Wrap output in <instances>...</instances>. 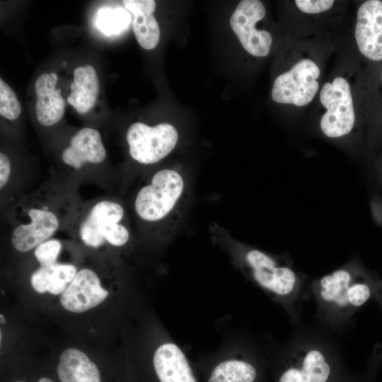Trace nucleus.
Segmentation results:
<instances>
[{
	"label": "nucleus",
	"instance_id": "17",
	"mask_svg": "<svg viewBox=\"0 0 382 382\" xmlns=\"http://www.w3.org/2000/svg\"><path fill=\"white\" fill-rule=\"evenodd\" d=\"M70 88L68 103L80 114L88 112L95 105L99 93V81L95 69L91 65L78 66Z\"/></svg>",
	"mask_w": 382,
	"mask_h": 382
},
{
	"label": "nucleus",
	"instance_id": "7",
	"mask_svg": "<svg viewBox=\"0 0 382 382\" xmlns=\"http://www.w3.org/2000/svg\"><path fill=\"white\" fill-rule=\"evenodd\" d=\"M318 65L303 59L291 69L277 76L272 90V99L279 103L303 106L309 103L318 91L317 79L320 76Z\"/></svg>",
	"mask_w": 382,
	"mask_h": 382
},
{
	"label": "nucleus",
	"instance_id": "30",
	"mask_svg": "<svg viewBox=\"0 0 382 382\" xmlns=\"http://www.w3.org/2000/svg\"><path fill=\"white\" fill-rule=\"evenodd\" d=\"M62 64H63V66H66L67 62H62Z\"/></svg>",
	"mask_w": 382,
	"mask_h": 382
},
{
	"label": "nucleus",
	"instance_id": "4",
	"mask_svg": "<svg viewBox=\"0 0 382 382\" xmlns=\"http://www.w3.org/2000/svg\"><path fill=\"white\" fill-rule=\"evenodd\" d=\"M245 260L255 281L262 288L285 301L294 302L301 288V279L288 264L279 263L256 249L248 250Z\"/></svg>",
	"mask_w": 382,
	"mask_h": 382
},
{
	"label": "nucleus",
	"instance_id": "28",
	"mask_svg": "<svg viewBox=\"0 0 382 382\" xmlns=\"http://www.w3.org/2000/svg\"><path fill=\"white\" fill-rule=\"evenodd\" d=\"M17 382H20V381H17ZM38 382H53V381L48 378H42L38 381Z\"/></svg>",
	"mask_w": 382,
	"mask_h": 382
},
{
	"label": "nucleus",
	"instance_id": "2",
	"mask_svg": "<svg viewBox=\"0 0 382 382\" xmlns=\"http://www.w3.org/2000/svg\"><path fill=\"white\" fill-rule=\"evenodd\" d=\"M345 376L335 357L317 346L308 345L292 351L277 382H341Z\"/></svg>",
	"mask_w": 382,
	"mask_h": 382
},
{
	"label": "nucleus",
	"instance_id": "25",
	"mask_svg": "<svg viewBox=\"0 0 382 382\" xmlns=\"http://www.w3.org/2000/svg\"><path fill=\"white\" fill-rule=\"evenodd\" d=\"M11 173V163L8 158L3 153L0 154V187L7 183Z\"/></svg>",
	"mask_w": 382,
	"mask_h": 382
},
{
	"label": "nucleus",
	"instance_id": "24",
	"mask_svg": "<svg viewBox=\"0 0 382 382\" xmlns=\"http://www.w3.org/2000/svg\"><path fill=\"white\" fill-rule=\"evenodd\" d=\"M295 3L301 11L306 13H318L330 9L332 0H296Z\"/></svg>",
	"mask_w": 382,
	"mask_h": 382
},
{
	"label": "nucleus",
	"instance_id": "23",
	"mask_svg": "<svg viewBox=\"0 0 382 382\" xmlns=\"http://www.w3.org/2000/svg\"><path fill=\"white\" fill-rule=\"evenodd\" d=\"M61 249L62 243L59 240H47L35 248V256L41 266L52 265L57 263Z\"/></svg>",
	"mask_w": 382,
	"mask_h": 382
},
{
	"label": "nucleus",
	"instance_id": "13",
	"mask_svg": "<svg viewBox=\"0 0 382 382\" xmlns=\"http://www.w3.org/2000/svg\"><path fill=\"white\" fill-rule=\"evenodd\" d=\"M58 76L54 72L43 73L35 83L36 117L44 126L56 124L64 113L65 101L61 95V89L55 88Z\"/></svg>",
	"mask_w": 382,
	"mask_h": 382
},
{
	"label": "nucleus",
	"instance_id": "5",
	"mask_svg": "<svg viewBox=\"0 0 382 382\" xmlns=\"http://www.w3.org/2000/svg\"><path fill=\"white\" fill-rule=\"evenodd\" d=\"M320 100L326 109L320 120V128L325 135L337 138L349 133L354 125L355 114L350 86L342 77H336L332 83L323 85Z\"/></svg>",
	"mask_w": 382,
	"mask_h": 382
},
{
	"label": "nucleus",
	"instance_id": "6",
	"mask_svg": "<svg viewBox=\"0 0 382 382\" xmlns=\"http://www.w3.org/2000/svg\"><path fill=\"white\" fill-rule=\"evenodd\" d=\"M178 139L177 130L168 123L150 127L135 122L127 132L130 156L143 164L154 163L166 157L175 147Z\"/></svg>",
	"mask_w": 382,
	"mask_h": 382
},
{
	"label": "nucleus",
	"instance_id": "22",
	"mask_svg": "<svg viewBox=\"0 0 382 382\" xmlns=\"http://www.w3.org/2000/svg\"><path fill=\"white\" fill-rule=\"evenodd\" d=\"M21 112V104L12 88L0 79V114L10 120H15Z\"/></svg>",
	"mask_w": 382,
	"mask_h": 382
},
{
	"label": "nucleus",
	"instance_id": "18",
	"mask_svg": "<svg viewBox=\"0 0 382 382\" xmlns=\"http://www.w3.org/2000/svg\"><path fill=\"white\" fill-rule=\"evenodd\" d=\"M57 374L61 382H101L97 366L86 354L74 348L62 353Z\"/></svg>",
	"mask_w": 382,
	"mask_h": 382
},
{
	"label": "nucleus",
	"instance_id": "29",
	"mask_svg": "<svg viewBox=\"0 0 382 382\" xmlns=\"http://www.w3.org/2000/svg\"><path fill=\"white\" fill-rule=\"evenodd\" d=\"M0 318H1V323H5V319H4L3 315H1V314L0 315Z\"/></svg>",
	"mask_w": 382,
	"mask_h": 382
},
{
	"label": "nucleus",
	"instance_id": "9",
	"mask_svg": "<svg viewBox=\"0 0 382 382\" xmlns=\"http://www.w3.org/2000/svg\"><path fill=\"white\" fill-rule=\"evenodd\" d=\"M355 39L364 56L374 61L382 59V1L369 0L360 6Z\"/></svg>",
	"mask_w": 382,
	"mask_h": 382
},
{
	"label": "nucleus",
	"instance_id": "26",
	"mask_svg": "<svg viewBox=\"0 0 382 382\" xmlns=\"http://www.w3.org/2000/svg\"><path fill=\"white\" fill-rule=\"evenodd\" d=\"M376 299H378L380 305L382 307V283L380 284L379 289L376 295Z\"/></svg>",
	"mask_w": 382,
	"mask_h": 382
},
{
	"label": "nucleus",
	"instance_id": "16",
	"mask_svg": "<svg viewBox=\"0 0 382 382\" xmlns=\"http://www.w3.org/2000/svg\"><path fill=\"white\" fill-rule=\"evenodd\" d=\"M125 8L132 15V27L139 45L145 50L154 49L159 42L160 28L154 16V0H124Z\"/></svg>",
	"mask_w": 382,
	"mask_h": 382
},
{
	"label": "nucleus",
	"instance_id": "10",
	"mask_svg": "<svg viewBox=\"0 0 382 382\" xmlns=\"http://www.w3.org/2000/svg\"><path fill=\"white\" fill-rule=\"evenodd\" d=\"M108 295L98 275L89 269H82L61 294L59 301L67 311L82 313L99 305Z\"/></svg>",
	"mask_w": 382,
	"mask_h": 382
},
{
	"label": "nucleus",
	"instance_id": "20",
	"mask_svg": "<svg viewBox=\"0 0 382 382\" xmlns=\"http://www.w3.org/2000/svg\"><path fill=\"white\" fill-rule=\"evenodd\" d=\"M257 370L251 363L228 359L219 363L212 371L209 382H255Z\"/></svg>",
	"mask_w": 382,
	"mask_h": 382
},
{
	"label": "nucleus",
	"instance_id": "11",
	"mask_svg": "<svg viewBox=\"0 0 382 382\" xmlns=\"http://www.w3.org/2000/svg\"><path fill=\"white\" fill-rule=\"evenodd\" d=\"M123 216V208L118 203L108 200L98 202L81 224L79 234L81 240L90 247H100Z\"/></svg>",
	"mask_w": 382,
	"mask_h": 382
},
{
	"label": "nucleus",
	"instance_id": "15",
	"mask_svg": "<svg viewBox=\"0 0 382 382\" xmlns=\"http://www.w3.org/2000/svg\"><path fill=\"white\" fill-rule=\"evenodd\" d=\"M153 362L160 382H197L185 355L175 343L161 345Z\"/></svg>",
	"mask_w": 382,
	"mask_h": 382
},
{
	"label": "nucleus",
	"instance_id": "19",
	"mask_svg": "<svg viewBox=\"0 0 382 382\" xmlns=\"http://www.w3.org/2000/svg\"><path fill=\"white\" fill-rule=\"evenodd\" d=\"M76 268L71 264L55 263L40 266L31 275L30 283L38 293L62 294L74 278Z\"/></svg>",
	"mask_w": 382,
	"mask_h": 382
},
{
	"label": "nucleus",
	"instance_id": "12",
	"mask_svg": "<svg viewBox=\"0 0 382 382\" xmlns=\"http://www.w3.org/2000/svg\"><path fill=\"white\" fill-rule=\"evenodd\" d=\"M30 222L21 224L13 231L11 243L20 252H28L47 241L57 229L59 220L54 213L33 208L28 212Z\"/></svg>",
	"mask_w": 382,
	"mask_h": 382
},
{
	"label": "nucleus",
	"instance_id": "1",
	"mask_svg": "<svg viewBox=\"0 0 382 382\" xmlns=\"http://www.w3.org/2000/svg\"><path fill=\"white\" fill-rule=\"evenodd\" d=\"M380 284L361 269L345 266L316 281L313 289L326 318L339 320L376 298Z\"/></svg>",
	"mask_w": 382,
	"mask_h": 382
},
{
	"label": "nucleus",
	"instance_id": "8",
	"mask_svg": "<svg viewBox=\"0 0 382 382\" xmlns=\"http://www.w3.org/2000/svg\"><path fill=\"white\" fill-rule=\"evenodd\" d=\"M265 16L260 1H240L230 18V25L243 48L255 57H265L270 50L272 35L267 30H257L255 24Z\"/></svg>",
	"mask_w": 382,
	"mask_h": 382
},
{
	"label": "nucleus",
	"instance_id": "14",
	"mask_svg": "<svg viewBox=\"0 0 382 382\" xmlns=\"http://www.w3.org/2000/svg\"><path fill=\"white\" fill-rule=\"evenodd\" d=\"M105 156L100 132L93 128L85 127L71 137L69 146L62 152V158L68 166L79 169L86 163H101Z\"/></svg>",
	"mask_w": 382,
	"mask_h": 382
},
{
	"label": "nucleus",
	"instance_id": "3",
	"mask_svg": "<svg viewBox=\"0 0 382 382\" xmlns=\"http://www.w3.org/2000/svg\"><path fill=\"white\" fill-rule=\"evenodd\" d=\"M183 187V178L175 170L164 169L156 173L151 184L142 187L137 195L134 207L137 214L148 221L163 219L173 209Z\"/></svg>",
	"mask_w": 382,
	"mask_h": 382
},
{
	"label": "nucleus",
	"instance_id": "21",
	"mask_svg": "<svg viewBox=\"0 0 382 382\" xmlns=\"http://www.w3.org/2000/svg\"><path fill=\"white\" fill-rule=\"evenodd\" d=\"M132 23V15L126 9L118 8H103L98 11L96 25L106 35H116L126 29Z\"/></svg>",
	"mask_w": 382,
	"mask_h": 382
},
{
	"label": "nucleus",
	"instance_id": "27",
	"mask_svg": "<svg viewBox=\"0 0 382 382\" xmlns=\"http://www.w3.org/2000/svg\"><path fill=\"white\" fill-rule=\"evenodd\" d=\"M341 382H358L355 379H353L349 376H345Z\"/></svg>",
	"mask_w": 382,
	"mask_h": 382
}]
</instances>
